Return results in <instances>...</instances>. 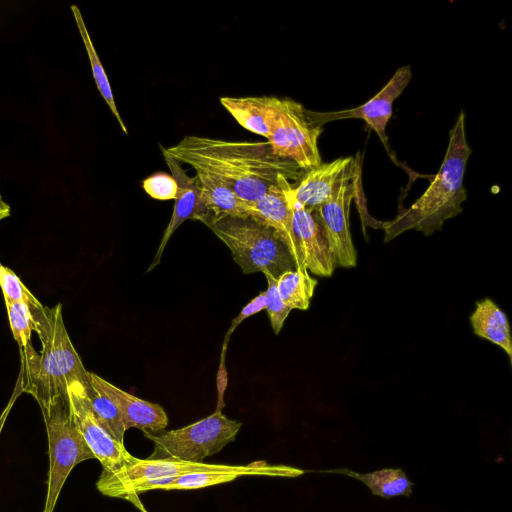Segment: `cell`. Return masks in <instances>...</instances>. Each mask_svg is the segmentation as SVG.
<instances>
[{"label":"cell","mask_w":512,"mask_h":512,"mask_svg":"<svg viewBox=\"0 0 512 512\" xmlns=\"http://www.w3.org/2000/svg\"><path fill=\"white\" fill-rule=\"evenodd\" d=\"M162 154L210 173L225 182L243 201L252 204L282 179L297 181L302 170L291 160L275 155L267 142L226 141L185 136Z\"/></svg>","instance_id":"cell-1"},{"label":"cell","mask_w":512,"mask_h":512,"mask_svg":"<svg viewBox=\"0 0 512 512\" xmlns=\"http://www.w3.org/2000/svg\"><path fill=\"white\" fill-rule=\"evenodd\" d=\"M29 308L42 350L38 353L32 344L20 349L22 390L38 403L68 398V387L75 382L88 390L91 387L89 372L66 331L62 305L49 308L40 304Z\"/></svg>","instance_id":"cell-2"},{"label":"cell","mask_w":512,"mask_h":512,"mask_svg":"<svg viewBox=\"0 0 512 512\" xmlns=\"http://www.w3.org/2000/svg\"><path fill=\"white\" fill-rule=\"evenodd\" d=\"M471 153L465 133V114L460 112L449 131L448 147L438 173L409 208L401 209L393 220L383 223L385 242L408 230L429 236L463 211L462 204L467 199L463 180Z\"/></svg>","instance_id":"cell-3"},{"label":"cell","mask_w":512,"mask_h":512,"mask_svg":"<svg viewBox=\"0 0 512 512\" xmlns=\"http://www.w3.org/2000/svg\"><path fill=\"white\" fill-rule=\"evenodd\" d=\"M230 249L244 274L270 273L276 279L297 269L279 234L251 217L226 216L206 225Z\"/></svg>","instance_id":"cell-4"},{"label":"cell","mask_w":512,"mask_h":512,"mask_svg":"<svg viewBox=\"0 0 512 512\" xmlns=\"http://www.w3.org/2000/svg\"><path fill=\"white\" fill-rule=\"evenodd\" d=\"M44 419L49 453L47 494L43 512H54L63 485L72 469L95 458L73 424L68 398H53L38 403Z\"/></svg>","instance_id":"cell-5"},{"label":"cell","mask_w":512,"mask_h":512,"mask_svg":"<svg viewBox=\"0 0 512 512\" xmlns=\"http://www.w3.org/2000/svg\"><path fill=\"white\" fill-rule=\"evenodd\" d=\"M241 422L216 411L188 426L158 433H146L154 443L149 460H175L202 463L205 458L220 452L235 441Z\"/></svg>","instance_id":"cell-6"},{"label":"cell","mask_w":512,"mask_h":512,"mask_svg":"<svg viewBox=\"0 0 512 512\" xmlns=\"http://www.w3.org/2000/svg\"><path fill=\"white\" fill-rule=\"evenodd\" d=\"M311 121L308 109L288 99H280L268 143L275 155L293 161L302 171L321 165L318 137L322 133Z\"/></svg>","instance_id":"cell-7"},{"label":"cell","mask_w":512,"mask_h":512,"mask_svg":"<svg viewBox=\"0 0 512 512\" xmlns=\"http://www.w3.org/2000/svg\"><path fill=\"white\" fill-rule=\"evenodd\" d=\"M354 159L345 171L331 198L315 209V213L326 235L329 247L340 267H355L357 253L354 247L349 225V210L352 199L357 193V179L361 168Z\"/></svg>","instance_id":"cell-8"},{"label":"cell","mask_w":512,"mask_h":512,"mask_svg":"<svg viewBox=\"0 0 512 512\" xmlns=\"http://www.w3.org/2000/svg\"><path fill=\"white\" fill-rule=\"evenodd\" d=\"M67 392L71 420L101 463L100 475L114 474L130 464L135 457L101 426L92 411L84 385L75 382L68 387Z\"/></svg>","instance_id":"cell-9"},{"label":"cell","mask_w":512,"mask_h":512,"mask_svg":"<svg viewBox=\"0 0 512 512\" xmlns=\"http://www.w3.org/2000/svg\"><path fill=\"white\" fill-rule=\"evenodd\" d=\"M245 466L166 459L143 460L135 457L130 464L120 471L110 475H100L96 487L105 496L125 499L131 488L146 481L197 472L238 471L244 469Z\"/></svg>","instance_id":"cell-10"},{"label":"cell","mask_w":512,"mask_h":512,"mask_svg":"<svg viewBox=\"0 0 512 512\" xmlns=\"http://www.w3.org/2000/svg\"><path fill=\"white\" fill-rule=\"evenodd\" d=\"M412 77L409 65L396 70L388 83L371 99L364 104L347 110L336 112H315L308 110L309 117L314 125L322 127L325 123L346 119L360 118L373 129L391 155L386 136V126L392 116L393 103L407 87Z\"/></svg>","instance_id":"cell-11"},{"label":"cell","mask_w":512,"mask_h":512,"mask_svg":"<svg viewBox=\"0 0 512 512\" xmlns=\"http://www.w3.org/2000/svg\"><path fill=\"white\" fill-rule=\"evenodd\" d=\"M171 175L177 183V194L170 221L163 233L159 248L147 271L154 269L161 260L164 249L175 230L187 219L199 220L205 225L213 217L203 199L201 185L197 175L188 176L181 163L175 158L163 154Z\"/></svg>","instance_id":"cell-12"},{"label":"cell","mask_w":512,"mask_h":512,"mask_svg":"<svg viewBox=\"0 0 512 512\" xmlns=\"http://www.w3.org/2000/svg\"><path fill=\"white\" fill-rule=\"evenodd\" d=\"M291 190L293 230L301 262L313 274L329 277L337 265L324 230L315 211L297 203Z\"/></svg>","instance_id":"cell-13"},{"label":"cell","mask_w":512,"mask_h":512,"mask_svg":"<svg viewBox=\"0 0 512 512\" xmlns=\"http://www.w3.org/2000/svg\"><path fill=\"white\" fill-rule=\"evenodd\" d=\"M291 188L292 184L287 179L272 186L263 197L250 204V217L273 228L288 247L297 269H306L301 262L293 230Z\"/></svg>","instance_id":"cell-14"},{"label":"cell","mask_w":512,"mask_h":512,"mask_svg":"<svg viewBox=\"0 0 512 512\" xmlns=\"http://www.w3.org/2000/svg\"><path fill=\"white\" fill-rule=\"evenodd\" d=\"M89 377L91 384L116 405L126 431L132 427L142 430L144 434H154L165 430L168 425V417L160 405L140 399L93 372H89Z\"/></svg>","instance_id":"cell-15"},{"label":"cell","mask_w":512,"mask_h":512,"mask_svg":"<svg viewBox=\"0 0 512 512\" xmlns=\"http://www.w3.org/2000/svg\"><path fill=\"white\" fill-rule=\"evenodd\" d=\"M305 471L287 465H270L258 461L250 463L238 471H210L189 473L175 477L159 479L157 489L162 490H192L205 488L226 482H232L241 476L260 475L272 477H298Z\"/></svg>","instance_id":"cell-16"},{"label":"cell","mask_w":512,"mask_h":512,"mask_svg":"<svg viewBox=\"0 0 512 512\" xmlns=\"http://www.w3.org/2000/svg\"><path fill=\"white\" fill-rule=\"evenodd\" d=\"M353 161V157H343L302 171L296 185H292L293 198L306 209H317L331 198Z\"/></svg>","instance_id":"cell-17"},{"label":"cell","mask_w":512,"mask_h":512,"mask_svg":"<svg viewBox=\"0 0 512 512\" xmlns=\"http://www.w3.org/2000/svg\"><path fill=\"white\" fill-rule=\"evenodd\" d=\"M279 100L272 96H225L220 98V103L243 128L268 139Z\"/></svg>","instance_id":"cell-18"},{"label":"cell","mask_w":512,"mask_h":512,"mask_svg":"<svg viewBox=\"0 0 512 512\" xmlns=\"http://www.w3.org/2000/svg\"><path fill=\"white\" fill-rule=\"evenodd\" d=\"M470 323L475 335L502 348L512 363L510 325L505 312L494 301L490 298L477 301Z\"/></svg>","instance_id":"cell-19"},{"label":"cell","mask_w":512,"mask_h":512,"mask_svg":"<svg viewBox=\"0 0 512 512\" xmlns=\"http://www.w3.org/2000/svg\"><path fill=\"white\" fill-rule=\"evenodd\" d=\"M196 175L203 199L213 217L212 221L226 216L250 217V204L238 197L225 182L202 171H196Z\"/></svg>","instance_id":"cell-20"},{"label":"cell","mask_w":512,"mask_h":512,"mask_svg":"<svg viewBox=\"0 0 512 512\" xmlns=\"http://www.w3.org/2000/svg\"><path fill=\"white\" fill-rule=\"evenodd\" d=\"M353 477L365 484L375 496L390 499L409 497L412 494L413 482L401 468H383L368 473H359L346 468L323 471Z\"/></svg>","instance_id":"cell-21"},{"label":"cell","mask_w":512,"mask_h":512,"mask_svg":"<svg viewBox=\"0 0 512 512\" xmlns=\"http://www.w3.org/2000/svg\"><path fill=\"white\" fill-rule=\"evenodd\" d=\"M317 284L307 269L289 270L277 278L279 295L290 309L307 310Z\"/></svg>","instance_id":"cell-22"},{"label":"cell","mask_w":512,"mask_h":512,"mask_svg":"<svg viewBox=\"0 0 512 512\" xmlns=\"http://www.w3.org/2000/svg\"><path fill=\"white\" fill-rule=\"evenodd\" d=\"M71 11L73 13L80 36L83 40V43H84V46H85V49H86V52H87V55H88V58L90 61L92 75H93L95 84L97 86V89H98L99 93L101 94V96L103 97V99L105 100V102L107 103L112 114L115 116L122 131L126 135H128L126 125L124 124V121L122 120V118L118 112L108 77L105 73L103 65H102V63L99 59V56L96 52V49L93 45V42L91 40V37L89 35V32H88L85 22L83 20L80 9L76 5H71Z\"/></svg>","instance_id":"cell-23"},{"label":"cell","mask_w":512,"mask_h":512,"mask_svg":"<svg viewBox=\"0 0 512 512\" xmlns=\"http://www.w3.org/2000/svg\"><path fill=\"white\" fill-rule=\"evenodd\" d=\"M86 392L92 411L101 426L115 441L124 445L126 429L116 405L92 384Z\"/></svg>","instance_id":"cell-24"},{"label":"cell","mask_w":512,"mask_h":512,"mask_svg":"<svg viewBox=\"0 0 512 512\" xmlns=\"http://www.w3.org/2000/svg\"><path fill=\"white\" fill-rule=\"evenodd\" d=\"M8 319L14 339L20 349L31 345L34 320L29 306L23 302L5 301Z\"/></svg>","instance_id":"cell-25"},{"label":"cell","mask_w":512,"mask_h":512,"mask_svg":"<svg viewBox=\"0 0 512 512\" xmlns=\"http://www.w3.org/2000/svg\"><path fill=\"white\" fill-rule=\"evenodd\" d=\"M263 274L266 276L268 283L267 290L265 291V309L267 311L272 329L277 335L282 329L283 324L292 309H290L282 301L277 289V279L268 272Z\"/></svg>","instance_id":"cell-26"},{"label":"cell","mask_w":512,"mask_h":512,"mask_svg":"<svg viewBox=\"0 0 512 512\" xmlns=\"http://www.w3.org/2000/svg\"><path fill=\"white\" fill-rule=\"evenodd\" d=\"M0 287L5 301L26 303L29 307L40 305V301L26 288L19 277L0 262Z\"/></svg>","instance_id":"cell-27"},{"label":"cell","mask_w":512,"mask_h":512,"mask_svg":"<svg viewBox=\"0 0 512 512\" xmlns=\"http://www.w3.org/2000/svg\"><path fill=\"white\" fill-rule=\"evenodd\" d=\"M145 192L157 200H175L177 183L172 175L158 172L143 180Z\"/></svg>","instance_id":"cell-28"},{"label":"cell","mask_w":512,"mask_h":512,"mask_svg":"<svg viewBox=\"0 0 512 512\" xmlns=\"http://www.w3.org/2000/svg\"><path fill=\"white\" fill-rule=\"evenodd\" d=\"M265 304H266V297H265V291H262L260 292L255 298H253L248 304H246L242 310L240 311V313L238 314V316H236L226 335H225V338H224V342H223V346H227L228 345V342H229V339H230V336L231 334L233 333V331L245 320L247 319L248 317L262 311L265 309Z\"/></svg>","instance_id":"cell-29"},{"label":"cell","mask_w":512,"mask_h":512,"mask_svg":"<svg viewBox=\"0 0 512 512\" xmlns=\"http://www.w3.org/2000/svg\"><path fill=\"white\" fill-rule=\"evenodd\" d=\"M227 347L223 346L222 352H221V360L219 365V370L217 374V391H218V401H217V407L216 411H222V408L224 407V392L228 383V375L227 370L225 366V353H226Z\"/></svg>","instance_id":"cell-30"},{"label":"cell","mask_w":512,"mask_h":512,"mask_svg":"<svg viewBox=\"0 0 512 512\" xmlns=\"http://www.w3.org/2000/svg\"><path fill=\"white\" fill-rule=\"evenodd\" d=\"M10 215V206L2 199L0 194V221Z\"/></svg>","instance_id":"cell-31"},{"label":"cell","mask_w":512,"mask_h":512,"mask_svg":"<svg viewBox=\"0 0 512 512\" xmlns=\"http://www.w3.org/2000/svg\"><path fill=\"white\" fill-rule=\"evenodd\" d=\"M4 419H5V416L0 418V432H1V429H2V426H3V423H4Z\"/></svg>","instance_id":"cell-32"}]
</instances>
